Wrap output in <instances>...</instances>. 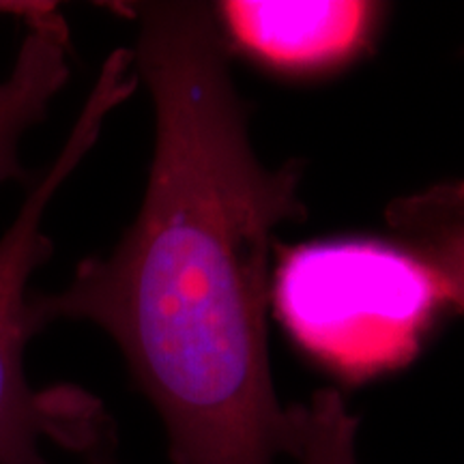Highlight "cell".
<instances>
[{"label":"cell","instance_id":"cell-2","mask_svg":"<svg viewBox=\"0 0 464 464\" xmlns=\"http://www.w3.org/2000/svg\"><path fill=\"white\" fill-rule=\"evenodd\" d=\"M138 84L130 48H116L103 61L65 144L28 185L20 211L0 237V464H50L45 440L89 460L114 451V426L100 400L75 385L34 390L28 382L26 346L42 334L28 284L54 252L44 232L45 211L100 140L112 110L130 100Z\"/></svg>","mask_w":464,"mask_h":464},{"label":"cell","instance_id":"cell-5","mask_svg":"<svg viewBox=\"0 0 464 464\" xmlns=\"http://www.w3.org/2000/svg\"><path fill=\"white\" fill-rule=\"evenodd\" d=\"M72 39L65 17L26 28L9 75L0 80V188L28 181L22 161L26 133L44 123L50 103L72 75Z\"/></svg>","mask_w":464,"mask_h":464},{"label":"cell","instance_id":"cell-8","mask_svg":"<svg viewBox=\"0 0 464 464\" xmlns=\"http://www.w3.org/2000/svg\"><path fill=\"white\" fill-rule=\"evenodd\" d=\"M58 15L63 14L56 3H33V0H28V3H14V0L5 3V0H0V17H15L26 28L42 26Z\"/></svg>","mask_w":464,"mask_h":464},{"label":"cell","instance_id":"cell-1","mask_svg":"<svg viewBox=\"0 0 464 464\" xmlns=\"http://www.w3.org/2000/svg\"><path fill=\"white\" fill-rule=\"evenodd\" d=\"M125 7L155 112L140 211L65 288L33 293V318L39 332L84 321L114 340L174 464H274L288 409L271 379L266 271L274 230L305 216L301 166L258 160L213 5Z\"/></svg>","mask_w":464,"mask_h":464},{"label":"cell","instance_id":"cell-6","mask_svg":"<svg viewBox=\"0 0 464 464\" xmlns=\"http://www.w3.org/2000/svg\"><path fill=\"white\" fill-rule=\"evenodd\" d=\"M385 218L392 241L426 265L448 305L464 312V181L402 196Z\"/></svg>","mask_w":464,"mask_h":464},{"label":"cell","instance_id":"cell-9","mask_svg":"<svg viewBox=\"0 0 464 464\" xmlns=\"http://www.w3.org/2000/svg\"><path fill=\"white\" fill-rule=\"evenodd\" d=\"M89 464H116L114 462V451H110V454H102L97 458H91Z\"/></svg>","mask_w":464,"mask_h":464},{"label":"cell","instance_id":"cell-4","mask_svg":"<svg viewBox=\"0 0 464 464\" xmlns=\"http://www.w3.org/2000/svg\"><path fill=\"white\" fill-rule=\"evenodd\" d=\"M213 9L226 42L265 65L299 73L357 56L381 17V5L359 0H230Z\"/></svg>","mask_w":464,"mask_h":464},{"label":"cell","instance_id":"cell-7","mask_svg":"<svg viewBox=\"0 0 464 464\" xmlns=\"http://www.w3.org/2000/svg\"><path fill=\"white\" fill-rule=\"evenodd\" d=\"M286 456L297 464H359V420L340 392L321 390L304 404H290Z\"/></svg>","mask_w":464,"mask_h":464},{"label":"cell","instance_id":"cell-3","mask_svg":"<svg viewBox=\"0 0 464 464\" xmlns=\"http://www.w3.org/2000/svg\"><path fill=\"white\" fill-rule=\"evenodd\" d=\"M271 295L293 340L351 382L415 359L448 307L439 280L413 254L357 237L282 247Z\"/></svg>","mask_w":464,"mask_h":464}]
</instances>
